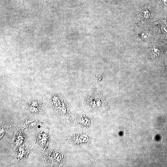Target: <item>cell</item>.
I'll list each match as a JSON object with an SVG mask.
<instances>
[{
    "instance_id": "cell-1",
    "label": "cell",
    "mask_w": 167,
    "mask_h": 167,
    "mask_svg": "<svg viewBox=\"0 0 167 167\" xmlns=\"http://www.w3.org/2000/svg\"><path fill=\"white\" fill-rule=\"evenodd\" d=\"M157 12L155 7L149 4L143 6L135 17L136 24L142 28L154 23L157 20Z\"/></svg>"
},
{
    "instance_id": "cell-2",
    "label": "cell",
    "mask_w": 167,
    "mask_h": 167,
    "mask_svg": "<svg viewBox=\"0 0 167 167\" xmlns=\"http://www.w3.org/2000/svg\"><path fill=\"white\" fill-rule=\"evenodd\" d=\"M141 28L142 29L138 36L142 41L153 43L160 39L155 22L153 24Z\"/></svg>"
},
{
    "instance_id": "cell-3",
    "label": "cell",
    "mask_w": 167,
    "mask_h": 167,
    "mask_svg": "<svg viewBox=\"0 0 167 167\" xmlns=\"http://www.w3.org/2000/svg\"><path fill=\"white\" fill-rule=\"evenodd\" d=\"M155 23L160 39L167 40V17L158 19L155 22Z\"/></svg>"
},
{
    "instance_id": "cell-4",
    "label": "cell",
    "mask_w": 167,
    "mask_h": 167,
    "mask_svg": "<svg viewBox=\"0 0 167 167\" xmlns=\"http://www.w3.org/2000/svg\"><path fill=\"white\" fill-rule=\"evenodd\" d=\"M162 51L157 45H151L149 50V55L150 58L153 59H157L160 57L162 55Z\"/></svg>"
},
{
    "instance_id": "cell-5",
    "label": "cell",
    "mask_w": 167,
    "mask_h": 167,
    "mask_svg": "<svg viewBox=\"0 0 167 167\" xmlns=\"http://www.w3.org/2000/svg\"><path fill=\"white\" fill-rule=\"evenodd\" d=\"M108 2L111 4H117L120 1V0H107Z\"/></svg>"
},
{
    "instance_id": "cell-6",
    "label": "cell",
    "mask_w": 167,
    "mask_h": 167,
    "mask_svg": "<svg viewBox=\"0 0 167 167\" xmlns=\"http://www.w3.org/2000/svg\"><path fill=\"white\" fill-rule=\"evenodd\" d=\"M163 5L167 7V0H161Z\"/></svg>"
},
{
    "instance_id": "cell-7",
    "label": "cell",
    "mask_w": 167,
    "mask_h": 167,
    "mask_svg": "<svg viewBox=\"0 0 167 167\" xmlns=\"http://www.w3.org/2000/svg\"><path fill=\"white\" fill-rule=\"evenodd\" d=\"M166 69L167 70V59H166Z\"/></svg>"
}]
</instances>
